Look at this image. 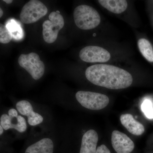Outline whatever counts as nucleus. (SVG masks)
<instances>
[{
    "mask_svg": "<svg viewBox=\"0 0 153 153\" xmlns=\"http://www.w3.org/2000/svg\"><path fill=\"white\" fill-rule=\"evenodd\" d=\"M13 38L7 27L3 24H0V42L2 44H8Z\"/></svg>",
    "mask_w": 153,
    "mask_h": 153,
    "instance_id": "f3484780",
    "label": "nucleus"
},
{
    "mask_svg": "<svg viewBox=\"0 0 153 153\" xmlns=\"http://www.w3.org/2000/svg\"><path fill=\"white\" fill-rule=\"evenodd\" d=\"M88 80L94 85L111 89H120L129 87L132 76L128 71L108 64H95L86 69Z\"/></svg>",
    "mask_w": 153,
    "mask_h": 153,
    "instance_id": "f257e3e1",
    "label": "nucleus"
},
{
    "mask_svg": "<svg viewBox=\"0 0 153 153\" xmlns=\"http://www.w3.org/2000/svg\"><path fill=\"white\" fill-rule=\"evenodd\" d=\"M79 56L81 60L87 63H105L111 58L106 49L96 46H87L80 50Z\"/></svg>",
    "mask_w": 153,
    "mask_h": 153,
    "instance_id": "0eeeda50",
    "label": "nucleus"
},
{
    "mask_svg": "<svg viewBox=\"0 0 153 153\" xmlns=\"http://www.w3.org/2000/svg\"><path fill=\"white\" fill-rule=\"evenodd\" d=\"M54 144L49 138L42 139L28 147L25 153H53Z\"/></svg>",
    "mask_w": 153,
    "mask_h": 153,
    "instance_id": "f8f14e48",
    "label": "nucleus"
},
{
    "mask_svg": "<svg viewBox=\"0 0 153 153\" xmlns=\"http://www.w3.org/2000/svg\"><path fill=\"white\" fill-rule=\"evenodd\" d=\"M17 110L21 114L28 117L33 111L32 105L27 100H21L16 105Z\"/></svg>",
    "mask_w": 153,
    "mask_h": 153,
    "instance_id": "dca6fc26",
    "label": "nucleus"
},
{
    "mask_svg": "<svg viewBox=\"0 0 153 153\" xmlns=\"http://www.w3.org/2000/svg\"><path fill=\"white\" fill-rule=\"evenodd\" d=\"M49 18L43 23L42 33L44 41L52 44L57 40L59 31L64 27V21L62 15L56 12H52Z\"/></svg>",
    "mask_w": 153,
    "mask_h": 153,
    "instance_id": "423d86ee",
    "label": "nucleus"
},
{
    "mask_svg": "<svg viewBox=\"0 0 153 153\" xmlns=\"http://www.w3.org/2000/svg\"><path fill=\"white\" fill-rule=\"evenodd\" d=\"M0 124L5 130L14 128L19 132L23 133L26 131L27 128L26 120L21 115L17 117H12L7 114L2 115L0 118Z\"/></svg>",
    "mask_w": 153,
    "mask_h": 153,
    "instance_id": "1a4fd4ad",
    "label": "nucleus"
},
{
    "mask_svg": "<svg viewBox=\"0 0 153 153\" xmlns=\"http://www.w3.org/2000/svg\"><path fill=\"white\" fill-rule=\"evenodd\" d=\"M111 143L117 153H130L134 148L132 140L126 134L117 130L112 132Z\"/></svg>",
    "mask_w": 153,
    "mask_h": 153,
    "instance_id": "6e6552de",
    "label": "nucleus"
},
{
    "mask_svg": "<svg viewBox=\"0 0 153 153\" xmlns=\"http://www.w3.org/2000/svg\"><path fill=\"white\" fill-rule=\"evenodd\" d=\"M120 120L122 124L132 134L140 136L144 132V126L137 121L131 114H126L121 115Z\"/></svg>",
    "mask_w": 153,
    "mask_h": 153,
    "instance_id": "9b49d317",
    "label": "nucleus"
},
{
    "mask_svg": "<svg viewBox=\"0 0 153 153\" xmlns=\"http://www.w3.org/2000/svg\"><path fill=\"white\" fill-rule=\"evenodd\" d=\"M73 16L76 27L82 30L94 29L100 25L101 21L97 11L86 5L77 6L74 9Z\"/></svg>",
    "mask_w": 153,
    "mask_h": 153,
    "instance_id": "f03ea898",
    "label": "nucleus"
},
{
    "mask_svg": "<svg viewBox=\"0 0 153 153\" xmlns=\"http://www.w3.org/2000/svg\"><path fill=\"white\" fill-rule=\"evenodd\" d=\"M4 2H5L7 4H10L13 2V1L12 0H4Z\"/></svg>",
    "mask_w": 153,
    "mask_h": 153,
    "instance_id": "4be33fe9",
    "label": "nucleus"
},
{
    "mask_svg": "<svg viewBox=\"0 0 153 153\" xmlns=\"http://www.w3.org/2000/svg\"><path fill=\"white\" fill-rule=\"evenodd\" d=\"M8 114L10 116L12 117H17L18 116V112L14 108H11L9 110Z\"/></svg>",
    "mask_w": 153,
    "mask_h": 153,
    "instance_id": "412c9836",
    "label": "nucleus"
},
{
    "mask_svg": "<svg viewBox=\"0 0 153 153\" xmlns=\"http://www.w3.org/2000/svg\"><path fill=\"white\" fill-rule=\"evenodd\" d=\"M96 153H111L108 148L104 145H102L97 147Z\"/></svg>",
    "mask_w": 153,
    "mask_h": 153,
    "instance_id": "aec40b11",
    "label": "nucleus"
},
{
    "mask_svg": "<svg viewBox=\"0 0 153 153\" xmlns=\"http://www.w3.org/2000/svg\"><path fill=\"white\" fill-rule=\"evenodd\" d=\"M98 1L102 7L114 13H121L127 8L128 2L125 0H99Z\"/></svg>",
    "mask_w": 153,
    "mask_h": 153,
    "instance_id": "ddd939ff",
    "label": "nucleus"
},
{
    "mask_svg": "<svg viewBox=\"0 0 153 153\" xmlns=\"http://www.w3.org/2000/svg\"><path fill=\"white\" fill-rule=\"evenodd\" d=\"M6 26L15 39L19 40L23 38V30L16 21L13 19L10 20Z\"/></svg>",
    "mask_w": 153,
    "mask_h": 153,
    "instance_id": "2eb2a0df",
    "label": "nucleus"
},
{
    "mask_svg": "<svg viewBox=\"0 0 153 153\" xmlns=\"http://www.w3.org/2000/svg\"><path fill=\"white\" fill-rule=\"evenodd\" d=\"M47 12V7L41 1L31 0L22 8L20 20L24 24H33L46 16Z\"/></svg>",
    "mask_w": 153,
    "mask_h": 153,
    "instance_id": "39448f33",
    "label": "nucleus"
},
{
    "mask_svg": "<svg viewBox=\"0 0 153 153\" xmlns=\"http://www.w3.org/2000/svg\"><path fill=\"white\" fill-rule=\"evenodd\" d=\"M28 122L30 126L38 125L43 122L44 119L42 116L33 111L27 117Z\"/></svg>",
    "mask_w": 153,
    "mask_h": 153,
    "instance_id": "6ab92c4d",
    "label": "nucleus"
},
{
    "mask_svg": "<svg viewBox=\"0 0 153 153\" xmlns=\"http://www.w3.org/2000/svg\"><path fill=\"white\" fill-rule=\"evenodd\" d=\"M18 62L34 79H40L44 75L45 65L37 53L31 52L28 54H22L19 56Z\"/></svg>",
    "mask_w": 153,
    "mask_h": 153,
    "instance_id": "20e7f679",
    "label": "nucleus"
},
{
    "mask_svg": "<svg viewBox=\"0 0 153 153\" xmlns=\"http://www.w3.org/2000/svg\"><path fill=\"white\" fill-rule=\"evenodd\" d=\"M138 47L143 57L150 62H153V48L150 42L145 38L138 41Z\"/></svg>",
    "mask_w": 153,
    "mask_h": 153,
    "instance_id": "4468645a",
    "label": "nucleus"
},
{
    "mask_svg": "<svg viewBox=\"0 0 153 153\" xmlns=\"http://www.w3.org/2000/svg\"><path fill=\"white\" fill-rule=\"evenodd\" d=\"M141 110L146 117L149 119H153V104L149 100H146L141 105Z\"/></svg>",
    "mask_w": 153,
    "mask_h": 153,
    "instance_id": "a211bd4d",
    "label": "nucleus"
},
{
    "mask_svg": "<svg viewBox=\"0 0 153 153\" xmlns=\"http://www.w3.org/2000/svg\"><path fill=\"white\" fill-rule=\"evenodd\" d=\"M75 97L81 105L92 110L103 109L109 102V98L106 95L91 91H80L76 93Z\"/></svg>",
    "mask_w": 153,
    "mask_h": 153,
    "instance_id": "7ed1b4c3",
    "label": "nucleus"
},
{
    "mask_svg": "<svg viewBox=\"0 0 153 153\" xmlns=\"http://www.w3.org/2000/svg\"><path fill=\"white\" fill-rule=\"evenodd\" d=\"M3 15V11L1 8H0V17L1 18Z\"/></svg>",
    "mask_w": 153,
    "mask_h": 153,
    "instance_id": "b1692460",
    "label": "nucleus"
},
{
    "mask_svg": "<svg viewBox=\"0 0 153 153\" xmlns=\"http://www.w3.org/2000/svg\"><path fill=\"white\" fill-rule=\"evenodd\" d=\"M3 132H4V128L1 126H0V135H1L3 133Z\"/></svg>",
    "mask_w": 153,
    "mask_h": 153,
    "instance_id": "5701e85b",
    "label": "nucleus"
},
{
    "mask_svg": "<svg viewBox=\"0 0 153 153\" xmlns=\"http://www.w3.org/2000/svg\"><path fill=\"white\" fill-rule=\"evenodd\" d=\"M98 137L94 130L88 131L82 137L79 153H96Z\"/></svg>",
    "mask_w": 153,
    "mask_h": 153,
    "instance_id": "9d476101",
    "label": "nucleus"
}]
</instances>
